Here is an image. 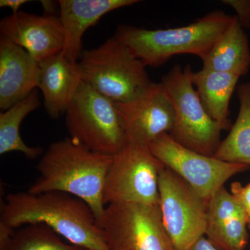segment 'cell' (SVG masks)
<instances>
[{
	"label": "cell",
	"instance_id": "ba28073f",
	"mask_svg": "<svg viewBox=\"0 0 250 250\" xmlns=\"http://www.w3.org/2000/svg\"><path fill=\"white\" fill-rule=\"evenodd\" d=\"M98 224L108 250H176L159 206L111 204Z\"/></svg>",
	"mask_w": 250,
	"mask_h": 250
},
{
	"label": "cell",
	"instance_id": "8992f818",
	"mask_svg": "<svg viewBox=\"0 0 250 250\" xmlns=\"http://www.w3.org/2000/svg\"><path fill=\"white\" fill-rule=\"evenodd\" d=\"M70 139L94 152L116 154L125 134L116 103L82 82L65 111Z\"/></svg>",
	"mask_w": 250,
	"mask_h": 250
},
{
	"label": "cell",
	"instance_id": "5b68a950",
	"mask_svg": "<svg viewBox=\"0 0 250 250\" xmlns=\"http://www.w3.org/2000/svg\"><path fill=\"white\" fill-rule=\"evenodd\" d=\"M190 65H174L164 75L161 84L174 112L170 136L181 146L206 156H213L223 129L206 111L192 82Z\"/></svg>",
	"mask_w": 250,
	"mask_h": 250
},
{
	"label": "cell",
	"instance_id": "ffe728a7",
	"mask_svg": "<svg viewBox=\"0 0 250 250\" xmlns=\"http://www.w3.org/2000/svg\"><path fill=\"white\" fill-rule=\"evenodd\" d=\"M237 91L240 103L238 117L213 157L250 166V82L238 85Z\"/></svg>",
	"mask_w": 250,
	"mask_h": 250
},
{
	"label": "cell",
	"instance_id": "4316f807",
	"mask_svg": "<svg viewBox=\"0 0 250 250\" xmlns=\"http://www.w3.org/2000/svg\"><path fill=\"white\" fill-rule=\"evenodd\" d=\"M246 218H247V223H248V228H249L250 229V210H249V211L247 212Z\"/></svg>",
	"mask_w": 250,
	"mask_h": 250
},
{
	"label": "cell",
	"instance_id": "52a82bcc",
	"mask_svg": "<svg viewBox=\"0 0 250 250\" xmlns=\"http://www.w3.org/2000/svg\"><path fill=\"white\" fill-rule=\"evenodd\" d=\"M165 166L149 146L125 142L113 155L105 179L103 202L159 206V179Z\"/></svg>",
	"mask_w": 250,
	"mask_h": 250
},
{
	"label": "cell",
	"instance_id": "603a6c76",
	"mask_svg": "<svg viewBox=\"0 0 250 250\" xmlns=\"http://www.w3.org/2000/svg\"><path fill=\"white\" fill-rule=\"evenodd\" d=\"M231 192L246 210V213L249 211L250 210V182L244 187L239 182L231 184Z\"/></svg>",
	"mask_w": 250,
	"mask_h": 250
},
{
	"label": "cell",
	"instance_id": "4fadbf2b",
	"mask_svg": "<svg viewBox=\"0 0 250 250\" xmlns=\"http://www.w3.org/2000/svg\"><path fill=\"white\" fill-rule=\"evenodd\" d=\"M40 62L27 51L0 37V108L9 109L39 86Z\"/></svg>",
	"mask_w": 250,
	"mask_h": 250
},
{
	"label": "cell",
	"instance_id": "484cf974",
	"mask_svg": "<svg viewBox=\"0 0 250 250\" xmlns=\"http://www.w3.org/2000/svg\"><path fill=\"white\" fill-rule=\"evenodd\" d=\"M41 2L44 10V15H54L56 6L57 4H58V3H55V1H49V0H42Z\"/></svg>",
	"mask_w": 250,
	"mask_h": 250
},
{
	"label": "cell",
	"instance_id": "cb8c5ba5",
	"mask_svg": "<svg viewBox=\"0 0 250 250\" xmlns=\"http://www.w3.org/2000/svg\"><path fill=\"white\" fill-rule=\"evenodd\" d=\"M188 250H221L217 248L205 236L200 238Z\"/></svg>",
	"mask_w": 250,
	"mask_h": 250
},
{
	"label": "cell",
	"instance_id": "7402d4cb",
	"mask_svg": "<svg viewBox=\"0 0 250 250\" xmlns=\"http://www.w3.org/2000/svg\"><path fill=\"white\" fill-rule=\"evenodd\" d=\"M223 4L233 8L240 25L250 29V0H224Z\"/></svg>",
	"mask_w": 250,
	"mask_h": 250
},
{
	"label": "cell",
	"instance_id": "8fae6325",
	"mask_svg": "<svg viewBox=\"0 0 250 250\" xmlns=\"http://www.w3.org/2000/svg\"><path fill=\"white\" fill-rule=\"evenodd\" d=\"M116 105L125 142L149 146L161 135L170 134L173 127V106L161 82H151L132 98Z\"/></svg>",
	"mask_w": 250,
	"mask_h": 250
},
{
	"label": "cell",
	"instance_id": "d4e9b609",
	"mask_svg": "<svg viewBox=\"0 0 250 250\" xmlns=\"http://www.w3.org/2000/svg\"><path fill=\"white\" fill-rule=\"evenodd\" d=\"M29 2L27 0H1L0 7H8L12 10L13 14L19 12L20 8L26 3Z\"/></svg>",
	"mask_w": 250,
	"mask_h": 250
},
{
	"label": "cell",
	"instance_id": "30bf717a",
	"mask_svg": "<svg viewBox=\"0 0 250 250\" xmlns=\"http://www.w3.org/2000/svg\"><path fill=\"white\" fill-rule=\"evenodd\" d=\"M148 146L166 167L185 180L207 204L229 179L250 167L225 162L188 149L167 133L161 135Z\"/></svg>",
	"mask_w": 250,
	"mask_h": 250
},
{
	"label": "cell",
	"instance_id": "7a4b0ae2",
	"mask_svg": "<svg viewBox=\"0 0 250 250\" xmlns=\"http://www.w3.org/2000/svg\"><path fill=\"white\" fill-rule=\"evenodd\" d=\"M113 158L90 150L70 138L52 143L38 163L39 176L27 192L71 194L88 204L99 223L106 208L104 186Z\"/></svg>",
	"mask_w": 250,
	"mask_h": 250
},
{
	"label": "cell",
	"instance_id": "7c38bea8",
	"mask_svg": "<svg viewBox=\"0 0 250 250\" xmlns=\"http://www.w3.org/2000/svg\"><path fill=\"white\" fill-rule=\"evenodd\" d=\"M1 37L22 47L39 62L62 53L64 32L59 17L19 11L1 19Z\"/></svg>",
	"mask_w": 250,
	"mask_h": 250
},
{
	"label": "cell",
	"instance_id": "5bb4252c",
	"mask_svg": "<svg viewBox=\"0 0 250 250\" xmlns=\"http://www.w3.org/2000/svg\"><path fill=\"white\" fill-rule=\"evenodd\" d=\"M246 212L225 187L208 202L205 235L221 250H246L249 240Z\"/></svg>",
	"mask_w": 250,
	"mask_h": 250
},
{
	"label": "cell",
	"instance_id": "e0dca14e",
	"mask_svg": "<svg viewBox=\"0 0 250 250\" xmlns=\"http://www.w3.org/2000/svg\"><path fill=\"white\" fill-rule=\"evenodd\" d=\"M207 70L245 76L250 68V48L248 36L236 16L221 37L202 59Z\"/></svg>",
	"mask_w": 250,
	"mask_h": 250
},
{
	"label": "cell",
	"instance_id": "2e32d148",
	"mask_svg": "<svg viewBox=\"0 0 250 250\" xmlns=\"http://www.w3.org/2000/svg\"><path fill=\"white\" fill-rule=\"evenodd\" d=\"M40 68L38 88L49 117L57 119L65 113L83 82L79 63L60 53L40 62Z\"/></svg>",
	"mask_w": 250,
	"mask_h": 250
},
{
	"label": "cell",
	"instance_id": "ac0fdd59",
	"mask_svg": "<svg viewBox=\"0 0 250 250\" xmlns=\"http://www.w3.org/2000/svg\"><path fill=\"white\" fill-rule=\"evenodd\" d=\"M239 78L233 74L204 68L192 74V83L204 108L223 130L231 126L229 105Z\"/></svg>",
	"mask_w": 250,
	"mask_h": 250
},
{
	"label": "cell",
	"instance_id": "d6986e66",
	"mask_svg": "<svg viewBox=\"0 0 250 250\" xmlns=\"http://www.w3.org/2000/svg\"><path fill=\"white\" fill-rule=\"evenodd\" d=\"M39 92L36 89L0 114V154L11 152L22 153L28 159H35L42 155L41 147H30L24 142L20 133L23 120L40 106Z\"/></svg>",
	"mask_w": 250,
	"mask_h": 250
},
{
	"label": "cell",
	"instance_id": "277c9868",
	"mask_svg": "<svg viewBox=\"0 0 250 250\" xmlns=\"http://www.w3.org/2000/svg\"><path fill=\"white\" fill-rule=\"evenodd\" d=\"M78 63L82 81L115 103L127 101L152 82L144 63L115 36L84 51Z\"/></svg>",
	"mask_w": 250,
	"mask_h": 250
},
{
	"label": "cell",
	"instance_id": "9a60e30c",
	"mask_svg": "<svg viewBox=\"0 0 250 250\" xmlns=\"http://www.w3.org/2000/svg\"><path fill=\"white\" fill-rule=\"evenodd\" d=\"M138 2V0H59V17L64 32L62 55L77 62L82 53V38L88 28L108 13Z\"/></svg>",
	"mask_w": 250,
	"mask_h": 250
},
{
	"label": "cell",
	"instance_id": "44dd1931",
	"mask_svg": "<svg viewBox=\"0 0 250 250\" xmlns=\"http://www.w3.org/2000/svg\"><path fill=\"white\" fill-rule=\"evenodd\" d=\"M61 237L44 224H29L15 230L0 250H87L65 243Z\"/></svg>",
	"mask_w": 250,
	"mask_h": 250
},
{
	"label": "cell",
	"instance_id": "6da1fadb",
	"mask_svg": "<svg viewBox=\"0 0 250 250\" xmlns=\"http://www.w3.org/2000/svg\"><path fill=\"white\" fill-rule=\"evenodd\" d=\"M42 223L72 245L87 250H108L103 231L86 202L62 191L10 193L1 205L0 225L16 230Z\"/></svg>",
	"mask_w": 250,
	"mask_h": 250
},
{
	"label": "cell",
	"instance_id": "9c48e42d",
	"mask_svg": "<svg viewBox=\"0 0 250 250\" xmlns=\"http://www.w3.org/2000/svg\"><path fill=\"white\" fill-rule=\"evenodd\" d=\"M163 223L176 250H188L205 236L207 203L178 174L167 167L159 179Z\"/></svg>",
	"mask_w": 250,
	"mask_h": 250
},
{
	"label": "cell",
	"instance_id": "3957f363",
	"mask_svg": "<svg viewBox=\"0 0 250 250\" xmlns=\"http://www.w3.org/2000/svg\"><path fill=\"white\" fill-rule=\"evenodd\" d=\"M233 18L218 10L187 25L170 29L149 30L119 24L115 36L146 67H159L178 54L205 59Z\"/></svg>",
	"mask_w": 250,
	"mask_h": 250
}]
</instances>
